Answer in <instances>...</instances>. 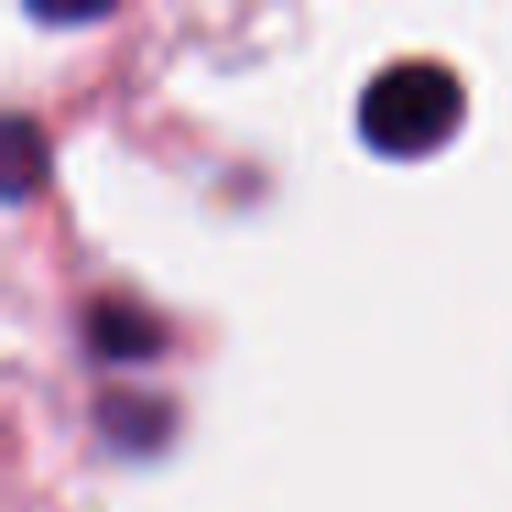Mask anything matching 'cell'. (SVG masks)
<instances>
[{"mask_svg":"<svg viewBox=\"0 0 512 512\" xmlns=\"http://www.w3.org/2000/svg\"><path fill=\"white\" fill-rule=\"evenodd\" d=\"M463 122V83L435 61H397L375 72L358 100V133L380 155H430Z\"/></svg>","mask_w":512,"mask_h":512,"instance_id":"cell-1","label":"cell"},{"mask_svg":"<svg viewBox=\"0 0 512 512\" xmlns=\"http://www.w3.org/2000/svg\"><path fill=\"white\" fill-rule=\"evenodd\" d=\"M0 177H6V199H23V193L45 177V144H39V133L23 122V116L6 122V160H0Z\"/></svg>","mask_w":512,"mask_h":512,"instance_id":"cell-4","label":"cell"},{"mask_svg":"<svg viewBox=\"0 0 512 512\" xmlns=\"http://www.w3.org/2000/svg\"><path fill=\"white\" fill-rule=\"evenodd\" d=\"M89 336L105 358H149L166 342V331L144 309H127V303H100L89 320Z\"/></svg>","mask_w":512,"mask_h":512,"instance_id":"cell-2","label":"cell"},{"mask_svg":"<svg viewBox=\"0 0 512 512\" xmlns=\"http://www.w3.org/2000/svg\"><path fill=\"white\" fill-rule=\"evenodd\" d=\"M100 419H105V430H111L122 446H155L160 435H166L171 413L160 408V402H149V397H122V391H116V397L105 402Z\"/></svg>","mask_w":512,"mask_h":512,"instance_id":"cell-3","label":"cell"}]
</instances>
